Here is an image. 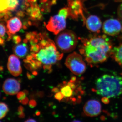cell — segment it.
Returning <instances> with one entry per match:
<instances>
[{
  "mask_svg": "<svg viewBox=\"0 0 122 122\" xmlns=\"http://www.w3.org/2000/svg\"></svg>",
  "mask_w": 122,
  "mask_h": 122,
  "instance_id": "43",
  "label": "cell"
},
{
  "mask_svg": "<svg viewBox=\"0 0 122 122\" xmlns=\"http://www.w3.org/2000/svg\"><path fill=\"white\" fill-rule=\"evenodd\" d=\"M69 14L68 8L61 9L57 15L50 18L46 25V28L55 35H58L65 28L66 18Z\"/></svg>",
  "mask_w": 122,
  "mask_h": 122,
  "instance_id": "5",
  "label": "cell"
},
{
  "mask_svg": "<svg viewBox=\"0 0 122 122\" xmlns=\"http://www.w3.org/2000/svg\"><path fill=\"white\" fill-rule=\"evenodd\" d=\"M2 89L5 93L9 95L16 94L20 91V85L19 81L13 78H8L4 82Z\"/></svg>",
  "mask_w": 122,
  "mask_h": 122,
  "instance_id": "10",
  "label": "cell"
},
{
  "mask_svg": "<svg viewBox=\"0 0 122 122\" xmlns=\"http://www.w3.org/2000/svg\"><path fill=\"white\" fill-rule=\"evenodd\" d=\"M7 14V12H0V18H2Z\"/></svg>",
  "mask_w": 122,
  "mask_h": 122,
  "instance_id": "31",
  "label": "cell"
},
{
  "mask_svg": "<svg viewBox=\"0 0 122 122\" xmlns=\"http://www.w3.org/2000/svg\"><path fill=\"white\" fill-rule=\"evenodd\" d=\"M117 2H122V0H115Z\"/></svg>",
  "mask_w": 122,
  "mask_h": 122,
  "instance_id": "41",
  "label": "cell"
},
{
  "mask_svg": "<svg viewBox=\"0 0 122 122\" xmlns=\"http://www.w3.org/2000/svg\"><path fill=\"white\" fill-rule=\"evenodd\" d=\"M95 91L98 94L108 98L119 96L122 93V78L113 75H103L96 80Z\"/></svg>",
  "mask_w": 122,
  "mask_h": 122,
  "instance_id": "2",
  "label": "cell"
},
{
  "mask_svg": "<svg viewBox=\"0 0 122 122\" xmlns=\"http://www.w3.org/2000/svg\"><path fill=\"white\" fill-rule=\"evenodd\" d=\"M102 29L106 35L116 36L122 33V25L118 20L110 19L104 22Z\"/></svg>",
  "mask_w": 122,
  "mask_h": 122,
  "instance_id": "7",
  "label": "cell"
},
{
  "mask_svg": "<svg viewBox=\"0 0 122 122\" xmlns=\"http://www.w3.org/2000/svg\"><path fill=\"white\" fill-rule=\"evenodd\" d=\"M26 93L25 91L18 92L17 94V98L19 101H20L25 98L26 97Z\"/></svg>",
  "mask_w": 122,
  "mask_h": 122,
  "instance_id": "21",
  "label": "cell"
},
{
  "mask_svg": "<svg viewBox=\"0 0 122 122\" xmlns=\"http://www.w3.org/2000/svg\"><path fill=\"white\" fill-rule=\"evenodd\" d=\"M0 122H1L0 121Z\"/></svg>",
  "mask_w": 122,
  "mask_h": 122,
  "instance_id": "44",
  "label": "cell"
},
{
  "mask_svg": "<svg viewBox=\"0 0 122 122\" xmlns=\"http://www.w3.org/2000/svg\"><path fill=\"white\" fill-rule=\"evenodd\" d=\"M55 42L61 52L69 53L76 48L77 44V38L72 30H65L58 34L55 38Z\"/></svg>",
  "mask_w": 122,
  "mask_h": 122,
  "instance_id": "4",
  "label": "cell"
},
{
  "mask_svg": "<svg viewBox=\"0 0 122 122\" xmlns=\"http://www.w3.org/2000/svg\"><path fill=\"white\" fill-rule=\"evenodd\" d=\"M13 52L17 57L20 58H24L26 56L28 49L25 43L18 44L14 47Z\"/></svg>",
  "mask_w": 122,
  "mask_h": 122,
  "instance_id": "15",
  "label": "cell"
},
{
  "mask_svg": "<svg viewBox=\"0 0 122 122\" xmlns=\"http://www.w3.org/2000/svg\"><path fill=\"white\" fill-rule=\"evenodd\" d=\"M40 114H41V112L40 111H36V112H35V115H36L37 116H39Z\"/></svg>",
  "mask_w": 122,
  "mask_h": 122,
  "instance_id": "38",
  "label": "cell"
},
{
  "mask_svg": "<svg viewBox=\"0 0 122 122\" xmlns=\"http://www.w3.org/2000/svg\"><path fill=\"white\" fill-rule=\"evenodd\" d=\"M18 5V0H0V12L15 11Z\"/></svg>",
  "mask_w": 122,
  "mask_h": 122,
  "instance_id": "14",
  "label": "cell"
},
{
  "mask_svg": "<svg viewBox=\"0 0 122 122\" xmlns=\"http://www.w3.org/2000/svg\"><path fill=\"white\" fill-rule=\"evenodd\" d=\"M40 48L39 45L38 44H36L34 45H32L30 48V51L32 53H37L39 52Z\"/></svg>",
  "mask_w": 122,
  "mask_h": 122,
  "instance_id": "22",
  "label": "cell"
},
{
  "mask_svg": "<svg viewBox=\"0 0 122 122\" xmlns=\"http://www.w3.org/2000/svg\"><path fill=\"white\" fill-rule=\"evenodd\" d=\"M24 122H37L36 120L33 119H29L28 120H26Z\"/></svg>",
  "mask_w": 122,
  "mask_h": 122,
  "instance_id": "33",
  "label": "cell"
},
{
  "mask_svg": "<svg viewBox=\"0 0 122 122\" xmlns=\"http://www.w3.org/2000/svg\"><path fill=\"white\" fill-rule=\"evenodd\" d=\"M68 86H69L70 87H71L72 89H75V87H76V86L75 85V84H74L73 82H70V81L69 82H68Z\"/></svg>",
  "mask_w": 122,
  "mask_h": 122,
  "instance_id": "30",
  "label": "cell"
},
{
  "mask_svg": "<svg viewBox=\"0 0 122 122\" xmlns=\"http://www.w3.org/2000/svg\"><path fill=\"white\" fill-rule=\"evenodd\" d=\"M9 109L7 104L3 102H0V119L3 118L8 112Z\"/></svg>",
  "mask_w": 122,
  "mask_h": 122,
  "instance_id": "17",
  "label": "cell"
},
{
  "mask_svg": "<svg viewBox=\"0 0 122 122\" xmlns=\"http://www.w3.org/2000/svg\"><path fill=\"white\" fill-rule=\"evenodd\" d=\"M40 48L37 53H32L31 55L34 59L40 61L44 65L54 64L63 57V54L57 51L54 42L51 39L46 46H40Z\"/></svg>",
  "mask_w": 122,
  "mask_h": 122,
  "instance_id": "3",
  "label": "cell"
},
{
  "mask_svg": "<svg viewBox=\"0 0 122 122\" xmlns=\"http://www.w3.org/2000/svg\"><path fill=\"white\" fill-rule=\"evenodd\" d=\"M45 70L48 71V73H50L52 72V65H45L43 66Z\"/></svg>",
  "mask_w": 122,
  "mask_h": 122,
  "instance_id": "27",
  "label": "cell"
},
{
  "mask_svg": "<svg viewBox=\"0 0 122 122\" xmlns=\"http://www.w3.org/2000/svg\"><path fill=\"white\" fill-rule=\"evenodd\" d=\"M33 74L34 75H37L38 74V73L37 72H36L35 71H33L32 72Z\"/></svg>",
  "mask_w": 122,
  "mask_h": 122,
  "instance_id": "39",
  "label": "cell"
},
{
  "mask_svg": "<svg viewBox=\"0 0 122 122\" xmlns=\"http://www.w3.org/2000/svg\"><path fill=\"white\" fill-rule=\"evenodd\" d=\"M86 24L87 29L93 32H99L102 28V23L100 19L95 15H91L87 18Z\"/></svg>",
  "mask_w": 122,
  "mask_h": 122,
  "instance_id": "12",
  "label": "cell"
},
{
  "mask_svg": "<svg viewBox=\"0 0 122 122\" xmlns=\"http://www.w3.org/2000/svg\"><path fill=\"white\" fill-rule=\"evenodd\" d=\"M80 52L90 64L96 65L106 61L112 53L113 46L106 35L96 36L84 39Z\"/></svg>",
  "mask_w": 122,
  "mask_h": 122,
  "instance_id": "1",
  "label": "cell"
},
{
  "mask_svg": "<svg viewBox=\"0 0 122 122\" xmlns=\"http://www.w3.org/2000/svg\"><path fill=\"white\" fill-rule=\"evenodd\" d=\"M117 14L118 17L122 21V3L119 5L117 10Z\"/></svg>",
  "mask_w": 122,
  "mask_h": 122,
  "instance_id": "25",
  "label": "cell"
},
{
  "mask_svg": "<svg viewBox=\"0 0 122 122\" xmlns=\"http://www.w3.org/2000/svg\"><path fill=\"white\" fill-rule=\"evenodd\" d=\"M102 106L99 101L94 99L88 100L83 107L85 115L90 117H96L101 113Z\"/></svg>",
  "mask_w": 122,
  "mask_h": 122,
  "instance_id": "8",
  "label": "cell"
},
{
  "mask_svg": "<svg viewBox=\"0 0 122 122\" xmlns=\"http://www.w3.org/2000/svg\"><path fill=\"white\" fill-rule=\"evenodd\" d=\"M27 77H28V78L29 79H30L33 78V76L30 74L29 73H27Z\"/></svg>",
  "mask_w": 122,
  "mask_h": 122,
  "instance_id": "36",
  "label": "cell"
},
{
  "mask_svg": "<svg viewBox=\"0 0 122 122\" xmlns=\"http://www.w3.org/2000/svg\"><path fill=\"white\" fill-rule=\"evenodd\" d=\"M22 24L18 18L15 17L10 19L7 22V27L11 34L19 32L22 28Z\"/></svg>",
  "mask_w": 122,
  "mask_h": 122,
  "instance_id": "13",
  "label": "cell"
},
{
  "mask_svg": "<svg viewBox=\"0 0 122 122\" xmlns=\"http://www.w3.org/2000/svg\"><path fill=\"white\" fill-rule=\"evenodd\" d=\"M69 13L73 18H76L82 14V0H68Z\"/></svg>",
  "mask_w": 122,
  "mask_h": 122,
  "instance_id": "11",
  "label": "cell"
},
{
  "mask_svg": "<svg viewBox=\"0 0 122 122\" xmlns=\"http://www.w3.org/2000/svg\"><path fill=\"white\" fill-rule=\"evenodd\" d=\"M5 40L4 38H0V45H2L5 43Z\"/></svg>",
  "mask_w": 122,
  "mask_h": 122,
  "instance_id": "32",
  "label": "cell"
},
{
  "mask_svg": "<svg viewBox=\"0 0 122 122\" xmlns=\"http://www.w3.org/2000/svg\"><path fill=\"white\" fill-rule=\"evenodd\" d=\"M73 90L69 86L67 85L62 87L61 91L65 97H70L73 95Z\"/></svg>",
  "mask_w": 122,
  "mask_h": 122,
  "instance_id": "18",
  "label": "cell"
},
{
  "mask_svg": "<svg viewBox=\"0 0 122 122\" xmlns=\"http://www.w3.org/2000/svg\"><path fill=\"white\" fill-rule=\"evenodd\" d=\"M72 122H81L79 120H74V121H72Z\"/></svg>",
  "mask_w": 122,
  "mask_h": 122,
  "instance_id": "40",
  "label": "cell"
},
{
  "mask_svg": "<svg viewBox=\"0 0 122 122\" xmlns=\"http://www.w3.org/2000/svg\"><path fill=\"white\" fill-rule=\"evenodd\" d=\"M1 18H0V21L1 20Z\"/></svg>",
  "mask_w": 122,
  "mask_h": 122,
  "instance_id": "42",
  "label": "cell"
},
{
  "mask_svg": "<svg viewBox=\"0 0 122 122\" xmlns=\"http://www.w3.org/2000/svg\"><path fill=\"white\" fill-rule=\"evenodd\" d=\"M29 105L30 107L31 108H34L36 106L37 102L34 99L30 100L29 102Z\"/></svg>",
  "mask_w": 122,
  "mask_h": 122,
  "instance_id": "26",
  "label": "cell"
},
{
  "mask_svg": "<svg viewBox=\"0 0 122 122\" xmlns=\"http://www.w3.org/2000/svg\"><path fill=\"white\" fill-rule=\"evenodd\" d=\"M76 80V78L75 77H73L71 78V80L70 81V82H73V83H74L75 81Z\"/></svg>",
  "mask_w": 122,
  "mask_h": 122,
  "instance_id": "34",
  "label": "cell"
},
{
  "mask_svg": "<svg viewBox=\"0 0 122 122\" xmlns=\"http://www.w3.org/2000/svg\"><path fill=\"white\" fill-rule=\"evenodd\" d=\"M52 91L55 93H57V92H59V89L57 88H54L52 90Z\"/></svg>",
  "mask_w": 122,
  "mask_h": 122,
  "instance_id": "37",
  "label": "cell"
},
{
  "mask_svg": "<svg viewBox=\"0 0 122 122\" xmlns=\"http://www.w3.org/2000/svg\"><path fill=\"white\" fill-rule=\"evenodd\" d=\"M65 65L76 75L83 74L86 70V65L82 57L75 52L68 55L66 59Z\"/></svg>",
  "mask_w": 122,
  "mask_h": 122,
  "instance_id": "6",
  "label": "cell"
},
{
  "mask_svg": "<svg viewBox=\"0 0 122 122\" xmlns=\"http://www.w3.org/2000/svg\"><path fill=\"white\" fill-rule=\"evenodd\" d=\"M64 97V96L62 93L60 92L56 93L54 96L55 98L59 101V102L63 99Z\"/></svg>",
  "mask_w": 122,
  "mask_h": 122,
  "instance_id": "23",
  "label": "cell"
},
{
  "mask_svg": "<svg viewBox=\"0 0 122 122\" xmlns=\"http://www.w3.org/2000/svg\"><path fill=\"white\" fill-rule=\"evenodd\" d=\"M19 102H20L23 105H27L29 102L28 98L27 97H26L24 98V99L19 101Z\"/></svg>",
  "mask_w": 122,
  "mask_h": 122,
  "instance_id": "28",
  "label": "cell"
},
{
  "mask_svg": "<svg viewBox=\"0 0 122 122\" xmlns=\"http://www.w3.org/2000/svg\"><path fill=\"white\" fill-rule=\"evenodd\" d=\"M6 30L4 25L0 23V38L5 39V36L6 33Z\"/></svg>",
  "mask_w": 122,
  "mask_h": 122,
  "instance_id": "19",
  "label": "cell"
},
{
  "mask_svg": "<svg viewBox=\"0 0 122 122\" xmlns=\"http://www.w3.org/2000/svg\"><path fill=\"white\" fill-rule=\"evenodd\" d=\"M12 38L13 41L15 44H19L21 41V38L18 35H14L13 37Z\"/></svg>",
  "mask_w": 122,
  "mask_h": 122,
  "instance_id": "24",
  "label": "cell"
},
{
  "mask_svg": "<svg viewBox=\"0 0 122 122\" xmlns=\"http://www.w3.org/2000/svg\"><path fill=\"white\" fill-rule=\"evenodd\" d=\"M112 55L116 61L122 68V44L113 48Z\"/></svg>",
  "mask_w": 122,
  "mask_h": 122,
  "instance_id": "16",
  "label": "cell"
},
{
  "mask_svg": "<svg viewBox=\"0 0 122 122\" xmlns=\"http://www.w3.org/2000/svg\"><path fill=\"white\" fill-rule=\"evenodd\" d=\"M7 68L10 73L15 77L19 76L22 73L20 62L17 56L15 55H11L9 57Z\"/></svg>",
  "mask_w": 122,
  "mask_h": 122,
  "instance_id": "9",
  "label": "cell"
},
{
  "mask_svg": "<svg viewBox=\"0 0 122 122\" xmlns=\"http://www.w3.org/2000/svg\"><path fill=\"white\" fill-rule=\"evenodd\" d=\"M102 101L103 103L105 104H107L109 103V98L106 97H103L102 99Z\"/></svg>",
  "mask_w": 122,
  "mask_h": 122,
  "instance_id": "29",
  "label": "cell"
},
{
  "mask_svg": "<svg viewBox=\"0 0 122 122\" xmlns=\"http://www.w3.org/2000/svg\"><path fill=\"white\" fill-rule=\"evenodd\" d=\"M9 17V16L8 15H7V14H6L4 16V20H5V21H7V20L8 19Z\"/></svg>",
  "mask_w": 122,
  "mask_h": 122,
  "instance_id": "35",
  "label": "cell"
},
{
  "mask_svg": "<svg viewBox=\"0 0 122 122\" xmlns=\"http://www.w3.org/2000/svg\"><path fill=\"white\" fill-rule=\"evenodd\" d=\"M24 108L22 106H20L18 109L17 114L19 117L21 118H24L25 117V114L24 113Z\"/></svg>",
  "mask_w": 122,
  "mask_h": 122,
  "instance_id": "20",
  "label": "cell"
}]
</instances>
